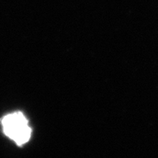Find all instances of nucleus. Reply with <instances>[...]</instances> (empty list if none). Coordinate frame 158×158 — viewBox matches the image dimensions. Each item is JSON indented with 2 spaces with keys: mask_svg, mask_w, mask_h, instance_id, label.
<instances>
[{
  "mask_svg": "<svg viewBox=\"0 0 158 158\" xmlns=\"http://www.w3.org/2000/svg\"><path fill=\"white\" fill-rule=\"evenodd\" d=\"M3 133L16 143L23 145L31 138V129L28 120L22 112H13L6 114L1 119Z\"/></svg>",
  "mask_w": 158,
  "mask_h": 158,
  "instance_id": "f257e3e1",
  "label": "nucleus"
}]
</instances>
